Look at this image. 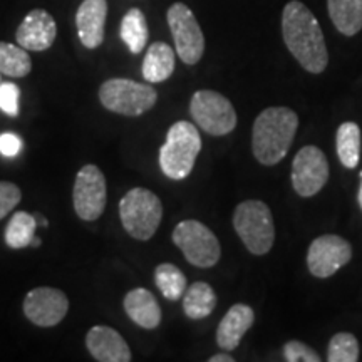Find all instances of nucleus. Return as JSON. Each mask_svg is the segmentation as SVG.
I'll use <instances>...</instances> for the list:
<instances>
[{
    "label": "nucleus",
    "mask_w": 362,
    "mask_h": 362,
    "mask_svg": "<svg viewBox=\"0 0 362 362\" xmlns=\"http://www.w3.org/2000/svg\"><path fill=\"white\" fill-rule=\"evenodd\" d=\"M282 34L288 51L298 64L312 74H320L329 64L322 29L315 16L298 0H292L284 8Z\"/></svg>",
    "instance_id": "f257e3e1"
},
{
    "label": "nucleus",
    "mask_w": 362,
    "mask_h": 362,
    "mask_svg": "<svg viewBox=\"0 0 362 362\" xmlns=\"http://www.w3.org/2000/svg\"><path fill=\"white\" fill-rule=\"evenodd\" d=\"M298 126L291 107H267L257 116L252 131L253 155L262 165L274 166L287 156Z\"/></svg>",
    "instance_id": "f03ea898"
},
{
    "label": "nucleus",
    "mask_w": 362,
    "mask_h": 362,
    "mask_svg": "<svg viewBox=\"0 0 362 362\" xmlns=\"http://www.w3.org/2000/svg\"><path fill=\"white\" fill-rule=\"evenodd\" d=\"M200 151L202 138L197 126L178 121L168 129L166 141L160 148V168L170 180L188 178Z\"/></svg>",
    "instance_id": "7ed1b4c3"
},
{
    "label": "nucleus",
    "mask_w": 362,
    "mask_h": 362,
    "mask_svg": "<svg viewBox=\"0 0 362 362\" xmlns=\"http://www.w3.org/2000/svg\"><path fill=\"white\" fill-rule=\"evenodd\" d=\"M121 223L131 237L149 240L163 218V205L158 194L146 188H133L119 202Z\"/></svg>",
    "instance_id": "20e7f679"
},
{
    "label": "nucleus",
    "mask_w": 362,
    "mask_h": 362,
    "mask_svg": "<svg viewBox=\"0 0 362 362\" xmlns=\"http://www.w3.org/2000/svg\"><path fill=\"white\" fill-rule=\"evenodd\" d=\"M235 232L253 255H265L275 242V226L270 208L264 202L247 200L235 208Z\"/></svg>",
    "instance_id": "39448f33"
},
{
    "label": "nucleus",
    "mask_w": 362,
    "mask_h": 362,
    "mask_svg": "<svg viewBox=\"0 0 362 362\" xmlns=\"http://www.w3.org/2000/svg\"><path fill=\"white\" fill-rule=\"evenodd\" d=\"M158 94L149 84L131 79H110L99 88V101L106 110L123 116H141L156 104Z\"/></svg>",
    "instance_id": "423d86ee"
},
{
    "label": "nucleus",
    "mask_w": 362,
    "mask_h": 362,
    "mask_svg": "<svg viewBox=\"0 0 362 362\" xmlns=\"http://www.w3.org/2000/svg\"><path fill=\"white\" fill-rule=\"evenodd\" d=\"M175 245L183 252L185 259L194 267L210 269L220 260L221 248L215 233L198 220L180 221L173 230Z\"/></svg>",
    "instance_id": "0eeeda50"
},
{
    "label": "nucleus",
    "mask_w": 362,
    "mask_h": 362,
    "mask_svg": "<svg viewBox=\"0 0 362 362\" xmlns=\"http://www.w3.org/2000/svg\"><path fill=\"white\" fill-rule=\"evenodd\" d=\"M189 112L194 123L211 136H225L237 126L233 104L216 90H197L189 103Z\"/></svg>",
    "instance_id": "6e6552de"
},
{
    "label": "nucleus",
    "mask_w": 362,
    "mask_h": 362,
    "mask_svg": "<svg viewBox=\"0 0 362 362\" xmlns=\"http://www.w3.org/2000/svg\"><path fill=\"white\" fill-rule=\"evenodd\" d=\"M166 19L181 61L188 66L197 64L205 52V37L192 8L176 2L168 8Z\"/></svg>",
    "instance_id": "1a4fd4ad"
},
{
    "label": "nucleus",
    "mask_w": 362,
    "mask_h": 362,
    "mask_svg": "<svg viewBox=\"0 0 362 362\" xmlns=\"http://www.w3.org/2000/svg\"><path fill=\"white\" fill-rule=\"evenodd\" d=\"M107 200L106 178L96 165H86L76 175L72 202L81 220L94 221L103 215Z\"/></svg>",
    "instance_id": "9d476101"
},
{
    "label": "nucleus",
    "mask_w": 362,
    "mask_h": 362,
    "mask_svg": "<svg viewBox=\"0 0 362 362\" xmlns=\"http://www.w3.org/2000/svg\"><path fill=\"white\" fill-rule=\"evenodd\" d=\"M329 180V161L322 149L304 146L292 163V187L297 194L310 198L325 187Z\"/></svg>",
    "instance_id": "9b49d317"
},
{
    "label": "nucleus",
    "mask_w": 362,
    "mask_h": 362,
    "mask_svg": "<svg viewBox=\"0 0 362 362\" xmlns=\"http://www.w3.org/2000/svg\"><path fill=\"white\" fill-rule=\"evenodd\" d=\"M352 259V247L339 235H322L310 243L307 267L317 279H329Z\"/></svg>",
    "instance_id": "f8f14e48"
},
{
    "label": "nucleus",
    "mask_w": 362,
    "mask_h": 362,
    "mask_svg": "<svg viewBox=\"0 0 362 362\" xmlns=\"http://www.w3.org/2000/svg\"><path fill=\"white\" fill-rule=\"evenodd\" d=\"M69 310L66 293L54 287L33 288L24 298V314L39 327H54Z\"/></svg>",
    "instance_id": "ddd939ff"
},
{
    "label": "nucleus",
    "mask_w": 362,
    "mask_h": 362,
    "mask_svg": "<svg viewBox=\"0 0 362 362\" xmlns=\"http://www.w3.org/2000/svg\"><path fill=\"white\" fill-rule=\"evenodd\" d=\"M57 35V25L54 17L44 8H34L24 17L19 29L16 33V39L21 47L27 51H47L54 44Z\"/></svg>",
    "instance_id": "4468645a"
},
{
    "label": "nucleus",
    "mask_w": 362,
    "mask_h": 362,
    "mask_svg": "<svg viewBox=\"0 0 362 362\" xmlns=\"http://www.w3.org/2000/svg\"><path fill=\"white\" fill-rule=\"evenodd\" d=\"M86 347L99 362H129L131 351L117 330L107 325H96L88 332Z\"/></svg>",
    "instance_id": "2eb2a0df"
},
{
    "label": "nucleus",
    "mask_w": 362,
    "mask_h": 362,
    "mask_svg": "<svg viewBox=\"0 0 362 362\" xmlns=\"http://www.w3.org/2000/svg\"><path fill=\"white\" fill-rule=\"evenodd\" d=\"M107 16L106 0H84L76 13L79 40L84 47L96 49L104 40V24Z\"/></svg>",
    "instance_id": "dca6fc26"
},
{
    "label": "nucleus",
    "mask_w": 362,
    "mask_h": 362,
    "mask_svg": "<svg viewBox=\"0 0 362 362\" xmlns=\"http://www.w3.org/2000/svg\"><path fill=\"white\" fill-rule=\"evenodd\" d=\"M255 322V312L247 304H235L226 312L216 330V344L226 352L237 349L238 344Z\"/></svg>",
    "instance_id": "f3484780"
},
{
    "label": "nucleus",
    "mask_w": 362,
    "mask_h": 362,
    "mask_svg": "<svg viewBox=\"0 0 362 362\" xmlns=\"http://www.w3.org/2000/svg\"><path fill=\"white\" fill-rule=\"evenodd\" d=\"M124 310L129 319L143 329H156L161 324L160 304L148 288H134L126 293Z\"/></svg>",
    "instance_id": "a211bd4d"
},
{
    "label": "nucleus",
    "mask_w": 362,
    "mask_h": 362,
    "mask_svg": "<svg viewBox=\"0 0 362 362\" xmlns=\"http://www.w3.org/2000/svg\"><path fill=\"white\" fill-rule=\"evenodd\" d=\"M175 71V52L168 44L155 42L148 47L143 61V78L151 84L163 83Z\"/></svg>",
    "instance_id": "6ab92c4d"
},
{
    "label": "nucleus",
    "mask_w": 362,
    "mask_h": 362,
    "mask_svg": "<svg viewBox=\"0 0 362 362\" xmlns=\"http://www.w3.org/2000/svg\"><path fill=\"white\" fill-rule=\"evenodd\" d=\"M330 21L344 35H356L362 29V0H327Z\"/></svg>",
    "instance_id": "aec40b11"
},
{
    "label": "nucleus",
    "mask_w": 362,
    "mask_h": 362,
    "mask_svg": "<svg viewBox=\"0 0 362 362\" xmlns=\"http://www.w3.org/2000/svg\"><path fill=\"white\" fill-rule=\"evenodd\" d=\"M216 296L211 285L206 282H194L189 285L183 296V310L189 319H205L215 310Z\"/></svg>",
    "instance_id": "412c9836"
},
{
    "label": "nucleus",
    "mask_w": 362,
    "mask_h": 362,
    "mask_svg": "<svg viewBox=\"0 0 362 362\" xmlns=\"http://www.w3.org/2000/svg\"><path fill=\"white\" fill-rule=\"evenodd\" d=\"M337 156L346 168H356L361 160V128L352 121L342 123L336 136Z\"/></svg>",
    "instance_id": "4be33fe9"
},
{
    "label": "nucleus",
    "mask_w": 362,
    "mask_h": 362,
    "mask_svg": "<svg viewBox=\"0 0 362 362\" xmlns=\"http://www.w3.org/2000/svg\"><path fill=\"white\" fill-rule=\"evenodd\" d=\"M119 35L131 52H143V49L146 47L149 33L146 17H144V13L139 8H131V11L126 12L123 22H121Z\"/></svg>",
    "instance_id": "5701e85b"
},
{
    "label": "nucleus",
    "mask_w": 362,
    "mask_h": 362,
    "mask_svg": "<svg viewBox=\"0 0 362 362\" xmlns=\"http://www.w3.org/2000/svg\"><path fill=\"white\" fill-rule=\"evenodd\" d=\"M35 228H37L35 216L25 211H16L6 228V243L16 250L30 247V242L35 237Z\"/></svg>",
    "instance_id": "b1692460"
},
{
    "label": "nucleus",
    "mask_w": 362,
    "mask_h": 362,
    "mask_svg": "<svg viewBox=\"0 0 362 362\" xmlns=\"http://www.w3.org/2000/svg\"><path fill=\"white\" fill-rule=\"evenodd\" d=\"M33 69L27 49L21 45L0 42V74L8 78H24Z\"/></svg>",
    "instance_id": "393cba45"
},
{
    "label": "nucleus",
    "mask_w": 362,
    "mask_h": 362,
    "mask_svg": "<svg viewBox=\"0 0 362 362\" xmlns=\"http://www.w3.org/2000/svg\"><path fill=\"white\" fill-rule=\"evenodd\" d=\"M156 287L160 288L163 297L168 300H180L187 292V277L178 267L173 264H161L155 272Z\"/></svg>",
    "instance_id": "a878e982"
},
{
    "label": "nucleus",
    "mask_w": 362,
    "mask_h": 362,
    "mask_svg": "<svg viewBox=\"0 0 362 362\" xmlns=\"http://www.w3.org/2000/svg\"><path fill=\"white\" fill-rule=\"evenodd\" d=\"M329 362H356L359 361V342L356 336L349 332H339L330 339L329 351H327Z\"/></svg>",
    "instance_id": "bb28decb"
},
{
    "label": "nucleus",
    "mask_w": 362,
    "mask_h": 362,
    "mask_svg": "<svg viewBox=\"0 0 362 362\" xmlns=\"http://www.w3.org/2000/svg\"><path fill=\"white\" fill-rule=\"evenodd\" d=\"M284 357L288 362H320V356L300 341H288L285 344Z\"/></svg>",
    "instance_id": "cd10ccee"
},
{
    "label": "nucleus",
    "mask_w": 362,
    "mask_h": 362,
    "mask_svg": "<svg viewBox=\"0 0 362 362\" xmlns=\"http://www.w3.org/2000/svg\"><path fill=\"white\" fill-rule=\"evenodd\" d=\"M22 200V192L17 185L11 181H0V220L6 218L11 211L19 205Z\"/></svg>",
    "instance_id": "c85d7f7f"
},
{
    "label": "nucleus",
    "mask_w": 362,
    "mask_h": 362,
    "mask_svg": "<svg viewBox=\"0 0 362 362\" xmlns=\"http://www.w3.org/2000/svg\"><path fill=\"white\" fill-rule=\"evenodd\" d=\"M21 89L13 83H0V110L7 116L19 115Z\"/></svg>",
    "instance_id": "c756f323"
},
{
    "label": "nucleus",
    "mask_w": 362,
    "mask_h": 362,
    "mask_svg": "<svg viewBox=\"0 0 362 362\" xmlns=\"http://www.w3.org/2000/svg\"><path fill=\"white\" fill-rule=\"evenodd\" d=\"M22 151V141L17 134L4 133L0 134V153L4 156L12 158L17 156Z\"/></svg>",
    "instance_id": "7c9ffc66"
},
{
    "label": "nucleus",
    "mask_w": 362,
    "mask_h": 362,
    "mask_svg": "<svg viewBox=\"0 0 362 362\" xmlns=\"http://www.w3.org/2000/svg\"><path fill=\"white\" fill-rule=\"evenodd\" d=\"M235 359L228 354H215L210 357V362H233Z\"/></svg>",
    "instance_id": "2f4dec72"
},
{
    "label": "nucleus",
    "mask_w": 362,
    "mask_h": 362,
    "mask_svg": "<svg viewBox=\"0 0 362 362\" xmlns=\"http://www.w3.org/2000/svg\"><path fill=\"white\" fill-rule=\"evenodd\" d=\"M359 176H361V180H362V171L359 173ZM357 200H359V205L362 208V181H361V187H359V194H357Z\"/></svg>",
    "instance_id": "473e14b6"
},
{
    "label": "nucleus",
    "mask_w": 362,
    "mask_h": 362,
    "mask_svg": "<svg viewBox=\"0 0 362 362\" xmlns=\"http://www.w3.org/2000/svg\"><path fill=\"white\" fill-rule=\"evenodd\" d=\"M40 245V238H33V242H30V247H39Z\"/></svg>",
    "instance_id": "72a5a7b5"
},
{
    "label": "nucleus",
    "mask_w": 362,
    "mask_h": 362,
    "mask_svg": "<svg viewBox=\"0 0 362 362\" xmlns=\"http://www.w3.org/2000/svg\"><path fill=\"white\" fill-rule=\"evenodd\" d=\"M0 83H2V74H0Z\"/></svg>",
    "instance_id": "f704fd0d"
}]
</instances>
